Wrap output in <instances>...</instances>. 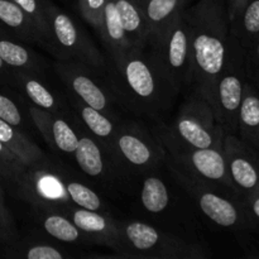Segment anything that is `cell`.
Here are the masks:
<instances>
[{
    "label": "cell",
    "mask_w": 259,
    "mask_h": 259,
    "mask_svg": "<svg viewBox=\"0 0 259 259\" xmlns=\"http://www.w3.org/2000/svg\"><path fill=\"white\" fill-rule=\"evenodd\" d=\"M229 20L224 5L212 2L209 27L196 32L192 40V51L197 68L209 80L218 81L223 75L237 45L234 34L228 32Z\"/></svg>",
    "instance_id": "cell-1"
},
{
    "label": "cell",
    "mask_w": 259,
    "mask_h": 259,
    "mask_svg": "<svg viewBox=\"0 0 259 259\" xmlns=\"http://www.w3.org/2000/svg\"><path fill=\"white\" fill-rule=\"evenodd\" d=\"M217 81L215 104L219 119L230 132L238 131V113L247 83L244 50L237 42L227 68Z\"/></svg>",
    "instance_id": "cell-2"
},
{
    "label": "cell",
    "mask_w": 259,
    "mask_h": 259,
    "mask_svg": "<svg viewBox=\"0 0 259 259\" xmlns=\"http://www.w3.org/2000/svg\"><path fill=\"white\" fill-rule=\"evenodd\" d=\"M223 153L233 186L244 200L259 192V151L229 134L224 138Z\"/></svg>",
    "instance_id": "cell-3"
},
{
    "label": "cell",
    "mask_w": 259,
    "mask_h": 259,
    "mask_svg": "<svg viewBox=\"0 0 259 259\" xmlns=\"http://www.w3.org/2000/svg\"><path fill=\"white\" fill-rule=\"evenodd\" d=\"M240 138L259 151V90L247 80L238 113Z\"/></svg>",
    "instance_id": "cell-4"
},
{
    "label": "cell",
    "mask_w": 259,
    "mask_h": 259,
    "mask_svg": "<svg viewBox=\"0 0 259 259\" xmlns=\"http://www.w3.org/2000/svg\"><path fill=\"white\" fill-rule=\"evenodd\" d=\"M199 204L202 212L220 227L233 228L244 223V214L239 207L219 195L205 192L200 196Z\"/></svg>",
    "instance_id": "cell-5"
},
{
    "label": "cell",
    "mask_w": 259,
    "mask_h": 259,
    "mask_svg": "<svg viewBox=\"0 0 259 259\" xmlns=\"http://www.w3.org/2000/svg\"><path fill=\"white\" fill-rule=\"evenodd\" d=\"M191 162L195 169L206 179L220 181L234 189L228 174L224 153L215 148H197L191 156Z\"/></svg>",
    "instance_id": "cell-6"
},
{
    "label": "cell",
    "mask_w": 259,
    "mask_h": 259,
    "mask_svg": "<svg viewBox=\"0 0 259 259\" xmlns=\"http://www.w3.org/2000/svg\"><path fill=\"white\" fill-rule=\"evenodd\" d=\"M232 23L233 34L245 52L259 35V0H248Z\"/></svg>",
    "instance_id": "cell-7"
},
{
    "label": "cell",
    "mask_w": 259,
    "mask_h": 259,
    "mask_svg": "<svg viewBox=\"0 0 259 259\" xmlns=\"http://www.w3.org/2000/svg\"><path fill=\"white\" fill-rule=\"evenodd\" d=\"M126 82L132 91L141 98L148 99L154 93V78L148 66L139 58L128 61L125 65Z\"/></svg>",
    "instance_id": "cell-8"
},
{
    "label": "cell",
    "mask_w": 259,
    "mask_h": 259,
    "mask_svg": "<svg viewBox=\"0 0 259 259\" xmlns=\"http://www.w3.org/2000/svg\"><path fill=\"white\" fill-rule=\"evenodd\" d=\"M75 153L78 166L86 175L96 177L103 172L104 163L100 148L93 139L86 137L78 139Z\"/></svg>",
    "instance_id": "cell-9"
},
{
    "label": "cell",
    "mask_w": 259,
    "mask_h": 259,
    "mask_svg": "<svg viewBox=\"0 0 259 259\" xmlns=\"http://www.w3.org/2000/svg\"><path fill=\"white\" fill-rule=\"evenodd\" d=\"M177 132L190 146L195 148H211L215 144L214 134L210 133L200 121L191 118H181L177 123Z\"/></svg>",
    "instance_id": "cell-10"
},
{
    "label": "cell",
    "mask_w": 259,
    "mask_h": 259,
    "mask_svg": "<svg viewBox=\"0 0 259 259\" xmlns=\"http://www.w3.org/2000/svg\"><path fill=\"white\" fill-rule=\"evenodd\" d=\"M168 191L163 182L157 177H148L142 190V202L149 212H161L168 205Z\"/></svg>",
    "instance_id": "cell-11"
},
{
    "label": "cell",
    "mask_w": 259,
    "mask_h": 259,
    "mask_svg": "<svg viewBox=\"0 0 259 259\" xmlns=\"http://www.w3.org/2000/svg\"><path fill=\"white\" fill-rule=\"evenodd\" d=\"M189 57V34L182 28L177 25L169 35L167 45V61L174 70H181L185 67Z\"/></svg>",
    "instance_id": "cell-12"
},
{
    "label": "cell",
    "mask_w": 259,
    "mask_h": 259,
    "mask_svg": "<svg viewBox=\"0 0 259 259\" xmlns=\"http://www.w3.org/2000/svg\"><path fill=\"white\" fill-rule=\"evenodd\" d=\"M72 89L88 106H91L99 111H103L106 108L105 95L91 78L82 75L75 76L72 80Z\"/></svg>",
    "instance_id": "cell-13"
},
{
    "label": "cell",
    "mask_w": 259,
    "mask_h": 259,
    "mask_svg": "<svg viewBox=\"0 0 259 259\" xmlns=\"http://www.w3.org/2000/svg\"><path fill=\"white\" fill-rule=\"evenodd\" d=\"M125 34L136 35L143 29V15L137 0H114Z\"/></svg>",
    "instance_id": "cell-14"
},
{
    "label": "cell",
    "mask_w": 259,
    "mask_h": 259,
    "mask_svg": "<svg viewBox=\"0 0 259 259\" xmlns=\"http://www.w3.org/2000/svg\"><path fill=\"white\" fill-rule=\"evenodd\" d=\"M118 146L123 156L136 166H143L148 163L152 157L149 147L142 139L134 136L129 134L121 136L118 141Z\"/></svg>",
    "instance_id": "cell-15"
},
{
    "label": "cell",
    "mask_w": 259,
    "mask_h": 259,
    "mask_svg": "<svg viewBox=\"0 0 259 259\" xmlns=\"http://www.w3.org/2000/svg\"><path fill=\"white\" fill-rule=\"evenodd\" d=\"M125 233L129 242L139 250L152 249L159 240L157 230L143 223H132L125 228Z\"/></svg>",
    "instance_id": "cell-16"
},
{
    "label": "cell",
    "mask_w": 259,
    "mask_h": 259,
    "mask_svg": "<svg viewBox=\"0 0 259 259\" xmlns=\"http://www.w3.org/2000/svg\"><path fill=\"white\" fill-rule=\"evenodd\" d=\"M52 28L55 37L65 48H73L77 45V29L68 15L65 13L55 12L52 19Z\"/></svg>",
    "instance_id": "cell-17"
},
{
    "label": "cell",
    "mask_w": 259,
    "mask_h": 259,
    "mask_svg": "<svg viewBox=\"0 0 259 259\" xmlns=\"http://www.w3.org/2000/svg\"><path fill=\"white\" fill-rule=\"evenodd\" d=\"M182 3L184 0H146V18L153 24L166 22L180 9Z\"/></svg>",
    "instance_id": "cell-18"
},
{
    "label": "cell",
    "mask_w": 259,
    "mask_h": 259,
    "mask_svg": "<svg viewBox=\"0 0 259 259\" xmlns=\"http://www.w3.org/2000/svg\"><path fill=\"white\" fill-rule=\"evenodd\" d=\"M103 24L111 42L116 43V45H123L126 42L125 30L121 25L120 17H119L114 0H106L105 7H104Z\"/></svg>",
    "instance_id": "cell-19"
},
{
    "label": "cell",
    "mask_w": 259,
    "mask_h": 259,
    "mask_svg": "<svg viewBox=\"0 0 259 259\" xmlns=\"http://www.w3.org/2000/svg\"><path fill=\"white\" fill-rule=\"evenodd\" d=\"M51 137L55 146L66 153H73L77 147L78 138L70 125L62 119H56L51 126Z\"/></svg>",
    "instance_id": "cell-20"
},
{
    "label": "cell",
    "mask_w": 259,
    "mask_h": 259,
    "mask_svg": "<svg viewBox=\"0 0 259 259\" xmlns=\"http://www.w3.org/2000/svg\"><path fill=\"white\" fill-rule=\"evenodd\" d=\"M46 232L62 242H75L78 238V229L75 224L58 215H52L45 220Z\"/></svg>",
    "instance_id": "cell-21"
},
{
    "label": "cell",
    "mask_w": 259,
    "mask_h": 259,
    "mask_svg": "<svg viewBox=\"0 0 259 259\" xmlns=\"http://www.w3.org/2000/svg\"><path fill=\"white\" fill-rule=\"evenodd\" d=\"M66 190L72 201L76 202L78 206L86 210H93V211L100 209L101 201L99 196L85 185L78 184V182H70L66 186Z\"/></svg>",
    "instance_id": "cell-22"
},
{
    "label": "cell",
    "mask_w": 259,
    "mask_h": 259,
    "mask_svg": "<svg viewBox=\"0 0 259 259\" xmlns=\"http://www.w3.org/2000/svg\"><path fill=\"white\" fill-rule=\"evenodd\" d=\"M81 116H82V120L85 121L86 126L95 136L105 138L113 133V124L101 114V111L96 110L91 106H86L81 110Z\"/></svg>",
    "instance_id": "cell-23"
},
{
    "label": "cell",
    "mask_w": 259,
    "mask_h": 259,
    "mask_svg": "<svg viewBox=\"0 0 259 259\" xmlns=\"http://www.w3.org/2000/svg\"><path fill=\"white\" fill-rule=\"evenodd\" d=\"M73 224L88 233H100L106 229V220L93 210H78L73 214Z\"/></svg>",
    "instance_id": "cell-24"
},
{
    "label": "cell",
    "mask_w": 259,
    "mask_h": 259,
    "mask_svg": "<svg viewBox=\"0 0 259 259\" xmlns=\"http://www.w3.org/2000/svg\"><path fill=\"white\" fill-rule=\"evenodd\" d=\"M0 58L8 65L19 67L27 65L29 61V55L22 46L15 45L9 40H0Z\"/></svg>",
    "instance_id": "cell-25"
},
{
    "label": "cell",
    "mask_w": 259,
    "mask_h": 259,
    "mask_svg": "<svg viewBox=\"0 0 259 259\" xmlns=\"http://www.w3.org/2000/svg\"><path fill=\"white\" fill-rule=\"evenodd\" d=\"M25 91H27L28 98H29L37 106L47 109V110H51V109L55 108V98H53L52 94H51L42 83L38 82V81H27V83H25Z\"/></svg>",
    "instance_id": "cell-26"
},
{
    "label": "cell",
    "mask_w": 259,
    "mask_h": 259,
    "mask_svg": "<svg viewBox=\"0 0 259 259\" xmlns=\"http://www.w3.org/2000/svg\"><path fill=\"white\" fill-rule=\"evenodd\" d=\"M247 78L259 90V35L244 52Z\"/></svg>",
    "instance_id": "cell-27"
},
{
    "label": "cell",
    "mask_w": 259,
    "mask_h": 259,
    "mask_svg": "<svg viewBox=\"0 0 259 259\" xmlns=\"http://www.w3.org/2000/svg\"><path fill=\"white\" fill-rule=\"evenodd\" d=\"M0 20L9 27H20L24 23V12L13 0H0Z\"/></svg>",
    "instance_id": "cell-28"
},
{
    "label": "cell",
    "mask_w": 259,
    "mask_h": 259,
    "mask_svg": "<svg viewBox=\"0 0 259 259\" xmlns=\"http://www.w3.org/2000/svg\"><path fill=\"white\" fill-rule=\"evenodd\" d=\"M0 119L13 126L19 125L20 120H22L17 105L10 99L3 95H0Z\"/></svg>",
    "instance_id": "cell-29"
},
{
    "label": "cell",
    "mask_w": 259,
    "mask_h": 259,
    "mask_svg": "<svg viewBox=\"0 0 259 259\" xmlns=\"http://www.w3.org/2000/svg\"><path fill=\"white\" fill-rule=\"evenodd\" d=\"M106 0H80V4L82 7L83 12L89 15L93 22H99V27L103 24L104 7H105Z\"/></svg>",
    "instance_id": "cell-30"
},
{
    "label": "cell",
    "mask_w": 259,
    "mask_h": 259,
    "mask_svg": "<svg viewBox=\"0 0 259 259\" xmlns=\"http://www.w3.org/2000/svg\"><path fill=\"white\" fill-rule=\"evenodd\" d=\"M28 259H62L63 255L56 248L48 245H37L28 250Z\"/></svg>",
    "instance_id": "cell-31"
},
{
    "label": "cell",
    "mask_w": 259,
    "mask_h": 259,
    "mask_svg": "<svg viewBox=\"0 0 259 259\" xmlns=\"http://www.w3.org/2000/svg\"><path fill=\"white\" fill-rule=\"evenodd\" d=\"M245 206H247L248 212L252 218V222L259 227V192L245 200Z\"/></svg>",
    "instance_id": "cell-32"
},
{
    "label": "cell",
    "mask_w": 259,
    "mask_h": 259,
    "mask_svg": "<svg viewBox=\"0 0 259 259\" xmlns=\"http://www.w3.org/2000/svg\"><path fill=\"white\" fill-rule=\"evenodd\" d=\"M248 0H227V14L229 18V22H233L235 18L239 15L242 9L244 8L245 3Z\"/></svg>",
    "instance_id": "cell-33"
},
{
    "label": "cell",
    "mask_w": 259,
    "mask_h": 259,
    "mask_svg": "<svg viewBox=\"0 0 259 259\" xmlns=\"http://www.w3.org/2000/svg\"><path fill=\"white\" fill-rule=\"evenodd\" d=\"M20 9L23 10L27 14L33 15V17H37L39 15V4H38V0H13Z\"/></svg>",
    "instance_id": "cell-34"
},
{
    "label": "cell",
    "mask_w": 259,
    "mask_h": 259,
    "mask_svg": "<svg viewBox=\"0 0 259 259\" xmlns=\"http://www.w3.org/2000/svg\"><path fill=\"white\" fill-rule=\"evenodd\" d=\"M15 138L17 137H15V132L13 131L12 125L0 119V142L3 144H9Z\"/></svg>",
    "instance_id": "cell-35"
},
{
    "label": "cell",
    "mask_w": 259,
    "mask_h": 259,
    "mask_svg": "<svg viewBox=\"0 0 259 259\" xmlns=\"http://www.w3.org/2000/svg\"><path fill=\"white\" fill-rule=\"evenodd\" d=\"M40 189L43 194L47 195L48 197H57L60 194V185L53 179H46L40 182Z\"/></svg>",
    "instance_id": "cell-36"
},
{
    "label": "cell",
    "mask_w": 259,
    "mask_h": 259,
    "mask_svg": "<svg viewBox=\"0 0 259 259\" xmlns=\"http://www.w3.org/2000/svg\"><path fill=\"white\" fill-rule=\"evenodd\" d=\"M212 2L218 3V4H220V5H224V7H225V4H227V0H212ZM225 9H227V8H225Z\"/></svg>",
    "instance_id": "cell-37"
},
{
    "label": "cell",
    "mask_w": 259,
    "mask_h": 259,
    "mask_svg": "<svg viewBox=\"0 0 259 259\" xmlns=\"http://www.w3.org/2000/svg\"><path fill=\"white\" fill-rule=\"evenodd\" d=\"M2 151H3V143L0 142V152H2Z\"/></svg>",
    "instance_id": "cell-38"
},
{
    "label": "cell",
    "mask_w": 259,
    "mask_h": 259,
    "mask_svg": "<svg viewBox=\"0 0 259 259\" xmlns=\"http://www.w3.org/2000/svg\"><path fill=\"white\" fill-rule=\"evenodd\" d=\"M2 66H3V60H2V58H0V67H2Z\"/></svg>",
    "instance_id": "cell-39"
}]
</instances>
